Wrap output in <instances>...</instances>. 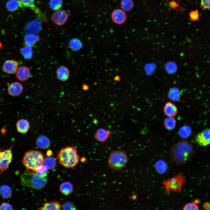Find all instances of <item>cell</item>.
<instances>
[{
  "mask_svg": "<svg viewBox=\"0 0 210 210\" xmlns=\"http://www.w3.org/2000/svg\"><path fill=\"white\" fill-rule=\"evenodd\" d=\"M170 157L178 165L185 164L192 159L194 151L192 145L188 141L181 140L174 144L170 149Z\"/></svg>",
  "mask_w": 210,
  "mask_h": 210,
  "instance_id": "6da1fadb",
  "label": "cell"
},
{
  "mask_svg": "<svg viewBox=\"0 0 210 210\" xmlns=\"http://www.w3.org/2000/svg\"><path fill=\"white\" fill-rule=\"evenodd\" d=\"M57 158L62 165L72 169L75 168L80 160L77 150L73 147L69 146L62 148L57 154Z\"/></svg>",
  "mask_w": 210,
  "mask_h": 210,
  "instance_id": "7a4b0ae2",
  "label": "cell"
},
{
  "mask_svg": "<svg viewBox=\"0 0 210 210\" xmlns=\"http://www.w3.org/2000/svg\"><path fill=\"white\" fill-rule=\"evenodd\" d=\"M44 157L40 151L30 150L24 153L22 162L26 168V170H31L36 172L38 167L43 164Z\"/></svg>",
  "mask_w": 210,
  "mask_h": 210,
  "instance_id": "3957f363",
  "label": "cell"
},
{
  "mask_svg": "<svg viewBox=\"0 0 210 210\" xmlns=\"http://www.w3.org/2000/svg\"><path fill=\"white\" fill-rule=\"evenodd\" d=\"M21 184L23 186L37 189L43 188L46 185L47 178L41 176L36 172L26 170L20 177Z\"/></svg>",
  "mask_w": 210,
  "mask_h": 210,
  "instance_id": "277c9868",
  "label": "cell"
},
{
  "mask_svg": "<svg viewBox=\"0 0 210 210\" xmlns=\"http://www.w3.org/2000/svg\"><path fill=\"white\" fill-rule=\"evenodd\" d=\"M128 157L126 151L123 150H116L110 153L107 164L111 169L118 171L124 168L128 161Z\"/></svg>",
  "mask_w": 210,
  "mask_h": 210,
  "instance_id": "5b68a950",
  "label": "cell"
},
{
  "mask_svg": "<svg viewBox=\"0 0 210 210\" xmlns=\"http://www.w3.org/2000/svg\"><path fill=\"white\" fill-rule=\"evenodd\" d=\"M186 182L184 176L179 173L162 183L165 187L166 193L169 195L171 190L180 193L183 185Z\"/></svg>",
  "mask_w": 210,
  "mask_h": 210,
  "instance_id": "8992f818",
  "label": "cell"
},
{
  "mask_svg": "<svg viewBox=\"0 0 210 210\" xmlns=\"http://www.w3.org/2000/svg\"><path fill=\"white\" fill-rule=\"evenodd\" d=\"M13 145L6 150L0 149V175L8 168L13 159Z\"/></svg>",
  "mask_w": 210,
  "mask_h": 210,
  "instance_id": "52a82bcc",
  "label": "cell"
},
{
  "mask_svg": "<svg viewBox=\"0 0 210 210\" xmlns=\"http://www.w3.org/2000/svg\"><path fill=\"white\" fill-rule=\"evenodd\" d=\"M20 7L27 8L34 12L42 20L46 22L47 19L45 15L35 5V0H17Z\"/></svg>",
  "mask_w": 210,
  "mask_h": 210,
  "instance_id": "ba28073f",
  "label": "cell"
},
{
  "mask_svg": "<svg viewBox=\"0 0 210 210\" xmlns=\"http://www.w3.org/2000/svg\"><path fill=\"white\" fill-rule=\"evenodd\" d=\"M68 18V15L66 11L64 10L60 9L53 13L52 16V20L56 24L61 26L65 24Z\"/></svg>",
  "mask_w": 210,
  "mask_h": 210,
  "instance_id": "9c48e42d",
  "label": "cell"
},
{
  "mask_svg": "<svg viewBox=\"0 0 210 210\" xmlns=\"http://www.w3.org/2000/svg\"><path fill=\"white\" fill-rule=\"evenodd\" d=\"M196 142L200 146H205L210 144V129L207 128L198 133L195 138Z\"/></svg>",
  "mask_w": 210,
  "mask_h": 210,
  "instance_id": "30bf717a",
  "label": "cell"
},
{
  "mask_svg": "<svg viewBox=\"0 0 210 210\" xmlns=\"http://www.w3.org/2000/svg\"><path fill=\"white\" fill-rule=\"evenodd\" d=\"M16 73L17 78L21 81L27 80L31 76L29 69L26 66H21L18 67Z\"/></svg>",
  "mask_w": 210,
  "mask_h": 210,
  "instance_id": "8fae6325",
  "label": "cell"
},
{
  "mask_svg": "<svg viewBox=\"0 0 210 210\" xmlns=\"http://www.w3.org/2000/svg\"><path fill=\"white\" fill-rule=\"evenodd\" d=\"M18 68V62L14 60H7L4 62L3 65L4 71L8 74L15 73Z\"/></svg>",
  "mask_w": 210,
  "mask_h": 210,
  "instance_id": "7c38bea8",
  "label": "cell"
},
{
  "mask_svg": "<svg viewBox=\"0 0 210 210\" xmlns=\"http://www.w3.org/2000/svg\"><path fill=\"white\" fill-rule=\"evenodd\" d=\"M111 136L110 131L103 128L98 129L94 134V137L98 141L103 142L105 141Z\"/></svg>",
  "mask_w": 210,
  "mask_h": 210,
  "instance_id": "4fadbf2b",
  "label": "cell"
},
{
  "mask_svg": "<svg viewBox=\"0 0 210 210\" xmlns=\"http://www.w3.org/2000/svg\"><path fill=\"white\" fill-rule=\"evenodd\" d=\"M23 91L22 84L18 82H15L10 84L8 88V94L11 96H17L20 95Z\"/></svg>",
  "mask_w": 210,
  "mask_h": 210,
  "instance_id": "5bb4252c",
  "label": "cell"
},
{
  "mask_svg": "<svg viewBox=\"0 0 210 210\" xmlns=\"http://www.w3.org/2000/svg\"><path fill=\"white\" fill-rule=\"evenodd\" d=\"M112 18L114 22L120 24L125 21L126 16L125 13L123 10L117 9L115 10L113 12Z\"/></svg>",
  "mask_w": 210,
  "mask_h": 210,
  "instance_id": "9a60e30c",
  "label": "cell"
},
{
  "mask_svg": "<svg viewBox=\"0 0 210 210\" xmlns=\"http://www.w3.org/2000/svg\"><path fill=\"white\" fill-rule=\"evenodd\" d=\"M16 127L18 132L21 134H25L28 132L29 129L30 123L26 119H20L17 122Z\"/></svg>",
  "mask_w": 210,
  "mask_h": 210,
  "instance_id": "2e32d148",
  "label": "cell"
},
{
  "mask_svg": "<svg viewBox=\"0 0 210 210\" xmlns=\"http://www.w3.org/2000/svg\"><path fill=\"white\" fill-rule=\"evenodd\" d=\"M56 75L57 78L63 82L66 81L69 76V71L66 66H60L57 70Z\"/></svg>",
  "mask_w": 210,
  "mask_h": 210,
  "instance_id": "e0dca14e",
  "label": "cell"
},
{
  "mask_svg": "<svg viewBox=\"0 0 210 210\" xmlns=\"http://www.w3.org/2000/svg\"><path fill=\"white\" fill-rule=\"evenodd\" d=\"M42 206L38 209L40 210H58L61 209L60 202L56 200H53L50 202L43 203Z\"/></svg>",
  "mask_w": 210,
  "mask_h": 210,
  "instance_id": "ac0fdd59",
  "label": "cell"
},
{
  "mask_svg": "<svg viewBox=\"0 0 210 210\" xmlns=\"http://www.w3.org/2000/svg\"><path fill=\"white\" fill-rule=\"evenodd\" d=\"M163 110L165 114L168 117H174L178 113L177 107L170 102H168L165 104Z\"/></svg>",
  "mask_w": 210,
  "mask_h": 210,
  "instance_id": "d6986e66",
  "label": "cell"
},
{
  "mask_svg": "<svg viewBox=\"0 0 210 210\" xmlns=\"http://www.w3.org/2000/svg\"><path fill=\"white\" fill-rule=\"evenodd\" d=\"M59 190L60 192L63 194L68 196L73 192V187L72 184L68 181L64 182L60 185Z\"/></svg>",
  "mask_w": 210,
  "mask_h": 210,
  "instance_id": "ffe728a7",
  "label": "cell"
},
{
  "mask_svg": "<svg viewBox=\"0 0 210 210\" xmlns=\"http://www.w3.org/2000/svg\"><path fill=\"white\" fill-rule=\"evenodd\" d=\"M36 144L37 146L39 148L46 149L49 146L50 141L47 137L45 136L41 135L37 139Z\"/></svg>",
  "mask_w": 210,
  "mask_h": 210,
  "instance_id": "44dd1931",
  "label": "cell"
},
{
  "mask_svg": "<svg viewBox=\"0 0 210 210\" xmlns=\"http://www.w3.org/2000/svg\"><path fill=\"white\" fill-rule=\"evenodd\" d=\"M176 121L173 117H168L164 120V125L167 130L170 131L175 128L176 126Z\"/></svg>",
  "mask_w": 210,
  "mask_h": 210,
  "instance_id": "7402d4cb",
  "label": "cell"
},
{
  "mask_svg": "<svg viewBox=\"0 0 210 210\" xmlns=\"http://www.w3.org/2000/svg\"><path fill=\"white\" fill-rule=\"evenodd\" d=\"M155 168L157 172L160 174L165 173L167 169V165L164 161L160 160L155 163Z\"/></svg>",
  "mask_w": 210,
  "mask_h": 210,
  "instance_id": "603a6c76",
  "label": "cell"
},
{
  "mask_svg": "<svg viewBox=\"0 0 210 210\" xmlns=\"http://www.w3.org/2000/svg\"><path fill=\"white\" fill-rule=\"evenodd\" d=\"M6 7L7 10L10 12L15 11L20 7L17 0H9L6 4Z\"/></svg>",
  "mask_w": 210,
  "mask_h": 210,
  "instance_id": "cb8c5ba5",
  "label": "cell"
},
{
  "mask_svg": "<svg viewBox=\"0 0 210 210\" xmlns=\"http://www.w3.org/2000/svg\"><path fill=\"white\" fill-rule=\"evenodd\" d=\"M44 164L50 169L55 168L56 166L57 162L55 159L52 156H48L44 159Z\"/></svg>",
  "mask_w": 210,
  "mask_h": 210,
  "instance_id": "d4e9b609",
  "label": "cell"
},
{
  "mask_svg": "<svg viewBox=\"0 0 210 210\" xmlns=\"http://www.w3.org/2000/svg\"><path fill=\"white\" fill-rule=\"evenodd\" d=\"M39 39V37L33 34H28L24 37V40L26 44L30 46L33 45Z\"/></svg>",
  "mask_w": 210,
  "mask_h": 210,
  "instance_id": "484cf974",
  "label": "cell"
},
{
  "mask_svg": "<svg viewBox=\"0 0 210 210\" xmlns=\"http://www.w3.org/2000/svg\"><path fill=\"white\" fill-rule=\"evenodd\" d=\"M169 98L173 101H177L180 98L181 96L179 90L176 88H173L170 89L169 94Z\"/></svg>",
  "mask_w": 210,
  "mask_h": 210,
  "instance_id": "4316f807",
  "label": "cell"
},
{
  "mask_svg": "<svg viewBox=\"0 0 210 210\" xmlns=\"http://www.w3.org/2000/svg\"><path fill=\"white\" fill-rule=\"evenodd\" d=\"M0 194L4 198H10L11 195V189L8 186H2L0 187Z\"/></svg>",
  "mask_w": 210,
  "mask_h": 210,
  "instance_id": "83f0119b",
  "label": "cell"
},
{
  "mask_svg": "<svg viewBox=\"0 0 210 210\" xmlns=\"http://www.w3.org/2000/svg\"><path fill=\"white\" fill-rule=\"evenodd\" d=\"M178 133L181 137L183 138H186L190 135L191 133V131L189 126L185 125L179 129Z\"/></svg>",
  "mask_w": 210,
  "mask_h": 210,
  "instance_id": "f1b7e54d",
  "label": "cell"
},
{
  "mask_svg": "<svg viewBox=\"0 0 210 210\" xmlns=\"http://www.w3.org/2000/svg\"><path fill=\"white\" fill-rule=\"evenodd\" d=\"M69 44L70 48L74 51L79 50L81 48L82 45L81 41L76 38L71 39L69 41Z\"/></svg>",
  "mask_w": 210,
  "mask_h": 210,
  "instance_id": "f546056e",
  "label": "cell"
},
{
  "mask_svg": "<svg viewBox=\"0 0 210 210\" xmlns=\"http://www.w3.org/2000/svg\"><path fill=\"white\" fill-rule=\"evenodd\" d=\"M121 6L124 10L129 11L133 8L134 2L132 0H122Z\"/></svg>",
  "mask_w": 210,
  "mask_h": 210,
  "instance_id": "4dcf8cb0",
  "label": "cell"
},
{
  "mask_svg": "<svg viewBox=\"0 0 210 210\" xmlns=\"http://www.w3.org/2000/svg\"><path fill=\"white\" fill-rule=\"evenodd\" d=\"M62 4V0H50L49 4L50 7L52 9L57 10L61 8Z\"/></svg>",
  "mask_w": 210,
  "mask_h": 210,
  "instance_id": "1f68e13d",
  "label": "cell"
},
{
  "mask_svg": "<svg viewBox=\"0 0 210 210\" xmlns=\"http://www.w3.org/2000/svg\"><path fill=\"white\" fill-rule=\"evenodd\" d=\"M36 173L41 176L46 177L48 173V168L44 164H42L38 167Z\"/></svg>",
  "mask_w": 210,
  "mask_h": 210,
  "instance_id": "d6a6232c",
  "label": "cell"
},
{
  "mask_svg": "<svg viewBox=\"0 0 210 210\" xmlns=\"http://www.w3.org/2000/svg\"><path fill=\"white\" fill-rule=\"evenodd\" d=\"M61 209L74 210L76 209V207L74 204L71 202L66 201L64 202L61 206Z\"/></svg>",
  "mask_w": 210,
  "mask_h": 210,
  "instance_id": "836d02e7",
  "label": "cell"
},
{
  "mask_svg": "<svg viewBox=\"0 0 210 210\" xmlns=\"http://www.w3.org/2000/svg\"><path fill=\"white\" fill-rule=\"evenodd\" d=\"M168 4L170 8L173 10H176L177 11L185 10L184 8L180 6L177 2L174 0H172L169 2Z\"/></svg>",
  "mask_w": 210,
  "mask_h": 210,
  "instance_id": "e575fe53",
  "label": "cell"
},
{
  "mask_svg": "<svg viewBox=\"0 0 210 210\" xmlns=\"http://www.w3.org/2000/svg\"><path fill=\"white\" fill-rule=\"evenodd\" d=\"M184 210H197L199 209V207L194 202H190L186 204L183 208Z\"/></svg>",
  "mask_w": 210,
  "mask_h": 210,
  "instance_id": "d590c367",
  "label": "cell"
},
{
  "mask_svg": "<svg viewBox=\"0 0 210 210\" xmlns=\"http://www.w3.org/2000/svg\"><path fill=\"white\" fill-rule=\"evenodd\" d=\"M200 7L203 10H210V0H200Z\"/></svg>",
  "mask_w": 210,
  "mask_h": 210,
  "instance_id": "8d00e7d4",
  "label": "cell"
},
{
  "mask_svg": "<svg viewBox=\"0 0 210 210\" xmlns=\"http://www.w3.org/2000/svg\"><path fill=\"white\" fill-rule=\"evenodd\" d=\"M21 52L26 58H28L30 56V46L27 45L21 50Z\"/></svg>",
  "mask_w": 210,
  "mask_h": 210,
  "instance_id": "74e56055",
  "label": "cell"
},
{
  "mask_svg": "<svg viewBox=\"0 0 210 210\" xmlns=\"http://www.w3.org/2000/svg\"><path fill=\"white\" fill-rule=\"evenodd\" d=\"M190 18L191 21H195L199 19V14L198 11L195 10L191 11L189 13Z\"/></svg>",
  "mask_w": 210,
  "mask_h": 210,
  "instance_id": "f35d334b",
  "label": "cell"
},
{
  "mask_svg": "<svg viewBox=\"0 0 210 210\" xmlns=\"http://www.w3.org/2000/svg\"><path fill=\"white\" fill-rule=\"evenodd\" d=\"M13 207L9 203L4 202L1 203L0 205V210H13Z\"/></svg>",
  "mask_w": 210,
  "mask_h": 210,
  "instance_id": "ab89813d",
  "label": "cell"
},
{
  "mask_svg": "<svg viewBox=\"0 0 210 210\" xmlns=\"http://www.w3.org/2000/svg\"><path fill=\"white\" fill-rule=\"evenodd\" d=\"M204 208L206 210H210V202H205L203 205Z\"/></svg>",
  "mask_w": 210,
  "mask_h": 210,
  "instance_id": "60d3db41",
  "label": "cell"
},
{
  "mask_svg": "<svg viewBox=\"0 0 210 210\" xmlns=\"http://www.w3.org/2000/svg\"><path fill=\"white\" fill-rule=\"evenodd\" d=\"M52 153V152L50 150H48L47 151V155L48 156H51Z\"/></svg>",
  "mask_w": 210,
  "mask_h": 210,
  "instance_id": "b9f144b4",
  "label": "cell"
},
{
  "mask_svg": "<svg viewBox=\"0 0 210 210\" xmlns=\"http://www.w3.org/2000/svg\"><path fill=\"white\" fill-rule=\"evenodd\" d=\"M2 43L0 41V49H1L2 46Z\"/></svg>",
  "mask_w": 210,
  "mask_h": 210,
  "instance_id": "7bdbcfd3",
  "label": "cell"
},
{
  "mask_svg": "<svg viewBox=\"0 0 210 210\" xmlns=\"http://www.w3.org/2000/svg\"><path fill=\"white\" fill-rule=\"evenodd\" d=\"M209 180H210V175H209Z\"/></svg>",
  "mask_w": 210,
  "mask_h": 210,
  "instance_id": "ee69618b",
  "label": "cell"
}]
</instances>
